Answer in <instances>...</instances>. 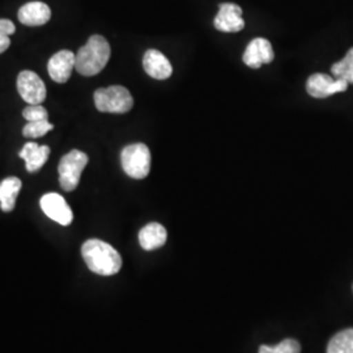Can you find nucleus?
<instances>
[{"mask_svg":"<svg viewBox=\"0 0 353 353\" xmlns=\"http://www.w3.org/2000/svg\"><path fill=\"white\" fill-rule=\"evenodd\" d=\"M110 45L99 34L89 37L88 42L76 54L75 70L83 76L100 74L110 59Z\"/></svg>","mask_w":353,"mask_h":353,"instance_id":"nucleus-2","label":"nucleus"},{"mask_svg":"<svg viewBox=\"0 0 353 353\" xmlns=\"http://www.w3.org/2000/svg\"><path fill=\"white\" fill-rule=\"evenodd\" d=\"M331 72L335 79H341L348 84H353V48L348 50L341 62L332 64Z\"/></svg>","mask_w":353,"mask_h":353,"instance_id":"nucleus-18","label":"nucleus"},{"mask_svg":"<svg viewBox=\"0 0 353 353\" xmlns=\"http://www.w3.org/2000/svg\"><path fill=\"white\" fill-rule=\"evenodd\" d=\"M21 186L23 183L17 176H8L0 183V207L4 212L13 211Z\"/></svg>","mask_w":353,"mask_h":353,"instance_id":"nucleus-16","label":"nucleus"},{"mask_svg":"<svg viewBox=\"0 0 353 353\" xmlns=\"http://www.w3.org/2000/svg\"><path fill=\"white\" fill-rule=\"evenodd\" d=\"M17 90L29 105H41L46 99V87L33 71H23L17 76Z\"/></svg>","mask_w":353,"mask_h":353,"instance_id":"nucleus-6","label":"nucleus"},{"mask_svg":"<svg viewBox=\"0 0 353 353\" xmlns=\"http://www.w3.org/2000/svg\"><path fill=\"white\" fill-rule=\"evenodd\" d=\"M19 156L26 161V169L29 173H36L50 156V148L48 145H38L33 141H29L24 148L19 152Z\"/></svg>","mask_w":353,"mask_h":353,"instance_id":"nucleus-14","label":"nucleus"},{"mask_svg":"<svg viewBox=\"0 0 353 353\" xmlns=\"http://www.w3.org/2000/svg\"><path fill=\"white\" fill-rule=\"evenodd\" d=\"M121 163L127 176L143 179L151 170V152L143 143L130 144L122 150Z\"/></svg>","mask_w":353,"mask_h":353,"instance_id":"nucleus-4","label":"nucleus"},{"mask_svg":"<svg viewBox=\"0 0 353 353\" xmlns=\"http://www.w3.org/2000/svg\"><path fill=\"white\" fill-rule=\"evenodd\" d=\"M348 83L341 79H335L326 74H314L306 81V90L314 99H327L332 94L345 92Z\"/></svg>","mask_w":353,"mask_h":353,"instance_id":"nucleus-7","label":"nucleus"},{"mask_svg":"<svg viewBox=\"0 0 353 353\" xmlns=\"http://www.w3.org/2000/svg\"><path fill=\"white\" fill-rule=\"evenodd\" d=\"M19 20L26 26H45L51 17L49 6L42 1H30L19 10Z\"/></svg>","mask_w":353,"mask_h":353,"instance_id":"nucleus-13","label":"nucleus"},{"mask_svg":"<svg viewBox=\"0 0 353 353\" xmlns=\"http://www.w3.org/2000/svg\"><path fill=\"white\" fill-rule=\"evenodd\" d=\"M94 105L101 113L125 114L132 109L134 99L125 87L112 85L94 92Z\"/></svg>","mask_w":353,"mask_h":353,"instance_id":"nucleus-3","label":"nucleus"},{"mask_svg":"<svg viewBox=\"0 0 353 353\" xmlns=\"http://www.w3.org/2000/svg\"><path fill=\"white\" fill-rule=\"evenodd\" d=\"M275 58V52L272 45L265 38H255L248 45L246 50L243 52V63L249 65L250 68H259L263 64L271 63Z\"/></svg>","mask_w":353,"mask_h":353,"instance_id":"nucleus-10","label":"nucleus"},{"mask_svg":"<svg viewBox=\"0 0 353 353\" xmlns=\"http://www.w3.org/2000/svg\"><path fill=\"white\" fill-rule=\"evenodd\" d=\"M81 255L89 270L101 276H112L119 272L122 258L112 245L92 239L81 246Z\"/></svg>","mask_w":353,"mask_h":353,"instance_id":"nucleus-1","label":"nucleus"},{"mask_svg":"<svg viewBox=\"0 0 353 353\" xmlns=\"http://www.w3.org/2000/svg\"><path fill=\"white\" fill-rule=\"evenodd\" d=\"M327 353H353V328L338 332L328 343Z\"/></svg>","mask_w":353,"mask_h":353,"instance_id":"nucleus-17","label":"nucleus"},{"mask_svg":"<svg viewBox=\"0 0 353 353\" xmlns=\"http://www.w3.org/2000/svg\"><path fill=\"white\" fill-rule=\"evenodd\" d=\"M76 55L70 50L58 51L54 54L48 63V71L55 83L64 84L75 70Z\"/></svg>","mask_w":353,"mask_h":353,"instance_id":"nucleus-11","label":"nucleus"},{"mask_svg":"<svg viewBox=\"0 0 353 353\" xmlns=\"http://www.w3.org/2000/svg\"><path fill=\"white\" fill-rule=\"evenodd\" d=\"M39 204H41V208L45 214L51 220H54L55 223H58L63 227H67L72 223L74 214L62 195H59L57 192L45 194L41 198Z\"/></svg>","mask_w":353,"mask_h":353,"instance_id":"nucleus-8","label":"nucleus"},{"mask_svg":"<svg viewBox=\"0 0 353 353\" xmlns=\"http://www.w3.org/2000/svg\"><path fill=\"white\" fill-rule=\"evenodd\" d=\"M54 126L49 121H37V122H28L23 128V135L29 139H34L46 135Z\"/></svg>","mask_w":353,"mask_h":353,"instance_id":"nucleus-19","label":"nucleus"},{"mask_svg":"<svg viewBox=\"0 0 353 353\" xmlns=\"http://www.w3.org/2000/svg\"><path fill=\"white\" fill-rule=\"evenodd\" d=\"M214 26L217 30L224 33H237L245 28L242 19V8L234 3H223L219 7Z\"/></svg>","mask_w":353,"mask_h":353,"instance_id":"nucleus-9","label":"nucleus"},{"mask_svg":"<svg viewBox=\"0 0 353 353\" xmlns=\"http://www.w3.org/2000/svg\"><path fill=\"white\" fill-rule=\"evenodd\" d=\"M88 156L84 152L72 150L59 161V183L64 191H74L80 182L84 168L88 164Z\"/></svg>","mask_w":353,"mask_h":353,"instance_id":"nucleus-5","label":"nucleus"},{"mask_svg":"<svg viewBox=\"0 0 353 353\" xmlns=\"http://www.w3.org/2000/svg\"><path fill=\"white\" fill-rule=\"evenodd\" d=\"M259 353H301V345L297 341L285 339L275 347L261 345Z\"/></svg>","mask_w":353,"mask_h":353,"instance_id":"nucleus-20","label":"nucleus"},{"mask_svg":"<svg viewBox=\"0 0 353 353\" xmlns=\"http://www.w3.org/2000/svg\"><path fill=\"white\" fill-rule=\"evenodd\" d=\"M143 67L148 75L156 80H166L173 74V67L161 51L151 49L143 57Z\"/></svg>","mask_w":353,"mask_h":353,"instance_id":"nucleus-12","label":"nucleus"},{"mask_svg":"<svg viewBox=\"0 0 353 353\" xmlns=\"http://www.w3.org/2000/svg\"><path fill=\"white\" fill-rule=\"evenodd\" d=\"M166 239H168L166 229L159 223H151L139 232L140 246L147 252L156 250L164 246Z\"/></svg>","mask_w":353,"mask_h":353,"instance_id":"nucleus-15","label":"nucleus"},{"mask_svg":"<svg viewBox=\"0 0 353 353\" xmlns=\"http://www.w3.org/2000/svg\"><path fill=\"white\" fill-rule=\"evenodd\" d=\"M14 32H16V26L11 20H7V19L0 20V54L10 48L11 45L10 36H12Z\"/></svg>","mask_w":353,"mask_h":353,"instance_id":"nucleus-21","label":"nucleus"},{"mask_svg":"<svg viewBox=\"0 0 353 353\" xmlns=\"http://www.w3.org/2000/svg\"><path fill=\"white\" fill-rule=\"evenodd\" d=\"M23 117L28 122H37V121H49L48 110L41 105H29L24 109Z\"/></svg>","mask_w":353,"mask_h":353,"instance_id":"nucleus-22","label":"nucleus"}]
</instances>
